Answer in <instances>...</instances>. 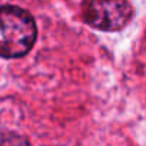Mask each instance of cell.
I'll use <instances>...</instances> for the list:
<instances>
[{"mask_svg":"<svg viewBox=\"0 0 146 146\" xmlns=\"http://www.w3.org/2000/svg\"><path fill=\"white\" fill-rule=\"evenodd\" d=\"M35 40L36 25L29 12L16 6L0 7V56H25Z\"/></svg>","mask_w":146,"mask_h":146,"instance_id":"obj_1","label":"cell"},{"mask_svg":"<svg viewBox=\"0 0 146 146\" xmlns=\"http://www.w3.org/2000/svg\"><path fill=\"white\" fill-rule=\"evenodd\" d=\"M129 0H85L83 17L86 23L100 30H120L132 17Z\"/></svg>","mask_w":146,"mask_h":146,"instance_id":"obj_2","label":"cell"}]
</instances>
